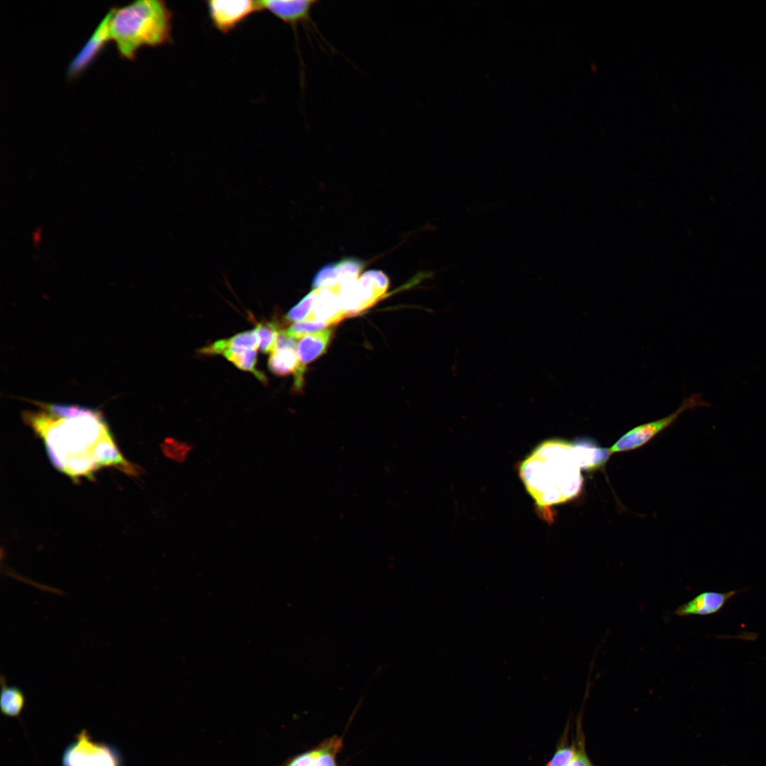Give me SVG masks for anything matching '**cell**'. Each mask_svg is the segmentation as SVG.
Here are the masks:
<instances>
[{"mask_svg":"<svg viewBox=\"0 0 766 766\" xmlns=\"http://www.w3.org/2000/svg\"><path fill=\"white\" fill-rule=\"evenodd\" d=\"M574 443L553 438L540 443L521 463L519 476L542 512L579 493L583 483Z\"/></svg>","mask_w":766,"mask_h":766,"instance_id":"obj_1","label":"cell"},{"mask_svg":"<svg viewBox=\"0 0 766 766\" xmlns=\"http://www.w3.org/2000/svg\"><path fill=\"white\" fill-rule=\"evenodd\" d=\"M39 406L41 410L27 411L23 418L43 439L49 458L58 470L62 472L65 464L74 459L95 461L96 445L110 433L99 411L83 406L74 416H60L49 411L42 404Z\"/></svg>","mask_w":766,"mask_h":766,"instance_id":"obj_2","label":"cell"},{"mask_svg":"<svg viewBox=\"0 0 766 766\" xmlns=\"http://www.w3.org/2000/svg\"><path fill=\"white\" fill-rule=\"evenodd\" d=\"M109 32L121 57L133 60L143 47L171 40L172 16L162 0H137L109 10Z\"/></svg>","mask_w":766,"mask_h":766,"instance_id":"obj_3","label":"cell"},{"mask_svg":"<svg viewBox=\"0 0 766 766\" xmlns=\"http://www.w3.org/2000/svg\"><path fill=\"white\" fill-rule=\"evenodd\" d=\"M62 763V766H122V759L114 746L95 741L83 729L65 750Z\"/></svg>","mask_w":766,"mask_h":766,"instance_id":"obj_4","label":"cell"},{"mask_svg":"<svg viewBox=\"0 0 766 766\" xmlns=\"http://www.w3.org/2000/svg\"><path fill=\"white\" fill-rule=\"evenodd\" d=\"M702 406L711 407V405L702 399L701 393L694 394L685 398L682 405L672 413L660 419L636 426L623 435L609 448L611 453L633 450L643 446L661 431L670 426L682 413Z\"/></svg>","mask_w":766,"mask_h":766,"instance_id":"obj_5","label":"cell"},{"mask_svg":"<svg viewBox=\"0 0 766 766\" xmlns=\"http://www.w3.org/2000/svg\"><path fill=\"white\" fill-rule=\"evenodd\" d=\"M318 3L316 0H265L259 1V4L263 10H267L274 16L289 24L296 35L298 44V25H302L306 31L309 40H311V35L316 41L320 39L323 41L333 50L335 49L327 42L322 35L318 28L311 16L313 9Z\"/></svg>","mask_w":766,"mask_h":766,"instance_id":"obj_6","label":"cell"},{"mask_svg":"<svg viewBox=\"0 0 766 766\" xmlns=\"http://www.w3.org/2000/svg\"><path fill=\"white\" fill-rule=\"evenodd\" d=\"M210 18L218 30L226 33L252 13L262 11L259 1L211 0L207 2Z\"/></svg>","mask_w":766,"mask_h":766,"instance_id":"obj_7","label":"cell"},{"mask_svg":"<svg viewBox=\"0 0 766 766\" xmlns=\"http://www.w3.org/2000/svg\"><path fill=\"white\" fill-rule=\"evenodd\" d=\"M110 11L104 16L90 38L70 62L67 75L71 80L80 75L92 62L105 45L111 40Z\"/></svg>","mask_w":766,"mask_h":766,"instance_id":"obj_8","label":"cell"},{"mask_svg":"<svg viewBox=\"0 0 766 766\" xmlns=\"http://www.w3.org/2000/svg\"><path fill=\"white\" fill-rule=\"evenodd\" d=\"M333 333L332 328H327L301 338L297 345L299 364L294 372L296 390L303 386L304 374L306 365L322 355L326 350Z\"/></svg>","mask_w":766,"mask_h":766,"instance_id":"obj_9","label":"cell"},{"mask_svg":"<svg viewBox=\"0 0 766 766\" xmlns=\"http://www.w3.org/2000/svg\"><path fill=\"white\" fill-rule=\"evenodd\" d=\"M345 317L340 298V287L332 286L317 290L313 306L306 321L323 322L331 326Z\"/></svg>","mask_w":766,"mask_h":766,"instance_id":"obj_10","label":"cell"},{"mask_svg":"<svg viewBox=\"0 0 766 766\" xmlns=\"http://www.w3.org/2000/svg\"><path fill=\"white\" fill-rule=\"evenodd\" d=\"M738 592L736 590L727 592H704L678 606L673 614L679 616L711 615L718 612Z\"/></svg>","mask_w":766,"mask_h":766,"instance_id":"obj_11","label":"cell"},{"mask_svg":"<svg viewBox=\"0 0 766 766\" xmlns=\"http://www.w3.org/2000/svg\"><path fill=\"white\" fill-rule=\"evenodd\" d=\"M342 745V738L333 736L316 748L294 757L285 766H337L335 758Z\"/></svg>","mask_w":766,"mask_h":766,"instance_id":"obj_12","label":"cell"},{"mask_svg":"<svg viewBox=\"0 0 766 766\" xmlns=\"http://www.w3.org/2000/svg\"><path fill=\"white\" fill-rule=\"evenodd\" d=\"M94 457L99 468L104 466H114L131 474L138 473L135 467L131 465L121 455L111 433L96 445Z\"/></svg>","mask_w":766,"mask_h":766,"instance_id":"obj_13","label":"cell"},{"mask_svg":"<svg viewBox=\"0 0 766 766\" xmlns=\"http://www.w3.org/2000/svg\"><path fill=\"white\" fill-rule=\"evenodd\" d=\"M259 345V336L256 330L253 329L239 333L229 338L216 340L199 351L205 355H222L224 352L233 349L257 350Z\"/></svg>","mask_w":766,"mask_h":766,"instance_id":"obj_14","label":"cell"},{"mask_svg":"<svg viewBox=\"0 0 766 766\" xmlns=\"http://www.w3.org/2000/svg\"><path fill=\"white\" fill-rule=\"evenodd\" d=\"M574 445L579 464L586 470L601 467L611 455L609 448H600L589 439H578Z\"/></svg>","mask_w":766,"mask_h":766,"instance_id":"obj_15","label":"cell"},{"mask_svg":"<svg viewBox=\"0 0 766 766\" xmlns=\"http://www.w3.org/2000/svg\"><path fill=\"white\" fill-rule=\"evenodd\" d=\"M1 711L10 717H18L21 714L25 704L26 696L23 692L16 686L7 684L6 677L1 676Z\"/></svg>","mask_w":766,"mask_h":766,"instance_id":"obj_16","label":"cell"},{"mask_svg":"<svg viewBox=\"0 0 766 766\" xmlns=\"http://www.w3.org/2000/svg\"><path fill=\"white\" fill-rule=\"evenodd\" d=\"M299 364L296 349L275 348L268 360L270 370L276 375L284 376L295 372Z\"/></svg>","mask_w":766,"mask_h":766,"instance_id":"obj_17","label":"cell"},{"mask_svg":"<svg viewBox=\"0 0 766 766\" xmlns=\"http://www.w3.org/2000/svg\"><path fill=\"white\" fill-rule=\"evenodd\" d=\"M222 355L238 369L251 372L262 383H267L265 374L256 368L257 350L233 349L224 352Z\"/></svg>","mask_w":766,"mask_h":766,"instance_id":"obj_18","label":"cell"},{"mask_svg":"<svg viewBox=\"0 0 766 766\" xmlns=\"http://www.w3.org/2000/svg\"><path fill=\"white\" fill-rule=\"evenodd\" d=\"M567 732L565 731L560 742L557 746L556 751L546 766H570L573 761L576 752V741L568 744Z\"/></svg>","mask_w":766,"mask_h":766,"instance_id":"obj_19","label":"cell"},{"mask_svg":"<svg viewBox=\"0 0 766 766\" xmlns=\"http://www.w3.org/2000/svg\"><path fill=\"white\" fill-rule=\"evenodd\" d=\"M260 338V348L264 353H272L276 346L279 332L278 326L273 322L258 323L255 328Z\"/></svg>","mask_w":766,"mask_h":766,"instance_id":"obj_20","label":"cell"},{"mask_svg":"<svg viewBox=\"0 0 766 766\" xmlns=\"http://www.w3.org/2000/svg\"><path fill=\"white\" fill-rule=\"evenodd\" d=\"M317 290L311 292L301 299L287 313L285 318L289 321H304L311 312Z\"/></svg>","mask_w":766,"mask_h":766,"instance_id":"obj_21","label":"cell"},{"mask_svg":"<svg viewBox=\"0 0 766 766\" xmlns=\"http://www.w3.org/2000/svg\"><path fill=\"white\" fill-rule=\"evenodd\" d=\"M328 327L330 326L323 322L304 321L295 322L286 331V332L296 340L308 334L316 332L319 330H323V328H327Z\"/></svg>","mask_w":766,"mask_h":766,"instance_id":"obj_22","label":"cell"}]
</instances>
